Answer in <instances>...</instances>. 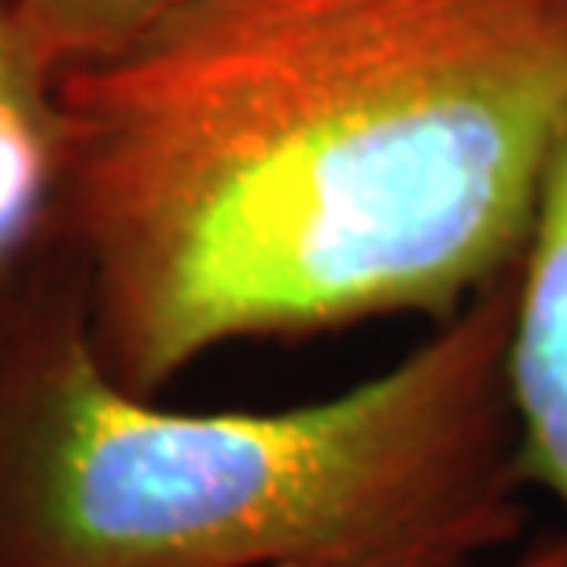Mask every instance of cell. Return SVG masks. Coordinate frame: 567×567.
Here are the masks:
<instances>
[{"label": "cell", "instance_id": "6da1fadb", "mask_svg": "<svg viewBox=\"0 0 567 567\" xmlns=\"http://www.w3.org/2000/svg\"><path fill=\"white\" fill-rule=\"evenodd\" d=\"M60 255L158 399L214 350L468 306L567 137V0H188L60 82Z\"/></svg>", "mask_w": 567, "mask_h": 567}, {"label": "cell", "instance_id": "7a4b0ae2", "mask_svg": "<svg viewBox=\"0 0 567 567\" xmlns=\"http://www.w3.org/2000/svg\"><path fill=\"white\" fill-rule=\"evenodd\" d=\"M516 269L332 399L185 413L100 365L55 255L0 317V567H475L513 546Z\"/></svg>", "mask_w": 567, "mask_h": 567}, {"label": "cell", "instance_id": "3957f363", "mask_svg": "<svg viewBox=\"0 0 567 567\" xmlns=\"http://www.w3.org/2000/svg\"><path fill=\"white\" fill-rule=\"evenodd\" d=\"M508 394L527 486L567 508V137L542 181L516 269Z\"/></svg>", "mask_w": 567, "mask_h": 567}, {"label": "cell", "instance_id": "277c9868", "mask_svg": "<svg viewBox=\"0 0 567 567\" xmlns=\"http://www.w3.org/2000/svg\"><path fill=\"white\" fill-rule=\"evenodd\" d=\"M55 78L0 0V317L60 255L66 130Z\"/></svg>", "mask_w": 567, "mask_h": 567}, {"label": "cell", "instance_id": "5b68a950", "mask_svg": "<svg viewBox=\"0 0 567 567\" xmlns=\"http://www.w3.org/2000/svg\"><path fill=\"white\" fill-rule=\"evenodd\" d=\"M33 55L55 78L130 49L188 0H11Z\"/></svg>", "mask_w": 567, "mask_h": 567}, {"label": "cell", "instance_id": "8992f818", "mask_svg": "<svg viewBox=\"0 0 567 567\" xmlns=\"http://www.w3.org/2000/svg\"><path fill=\"white\" fill-rule=\"evenodd\" d=\"M502 567H567V530L564 535L535 538L516 560H508Z\"/></svg>", "mask_w": 567, "mask_h": 567}]
</instances>
